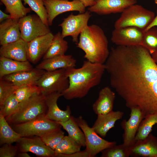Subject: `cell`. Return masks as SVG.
<instances>
[{"label": "cell", "mask_w": 157, "mask_h": 157, "mask_svg": "<svg viewBox=\"0 0 157 157\" xmlns=\"http://www.w3.org/2000/svg\"><path fill=\"white\" fill-rule=\"evenodd\" d=\"M9 124L5 118L0 115V144H11L17 142L22 137Z\"/></svg>", "instance_id": "obj_27"}, {"label": "cell", "mask_w": 157, "mask_h": 157, "mask_svg": "<svg viewBox=\"0 0 157 157\" xmlns=\"http://www.w3.org/2000/svg\"><path fill=\"white\" fill-rule=\"evenodd\" d=\"M81 1L85 7L91 6L94 4L95 0H78Z\"/></svg>", "instance_id": "obj_41"}, {"label": "cell", "mask_w": 157, "mask_h": 157, "mask_svg": "<svg viewBox=\"0 0 157 157\" xmlns=\"http://www.w3.org/2000/svg\"><path fill=\"white\" fill-rule=\"evenodd\" d=\"M45 71L36 68L6 76L1 78L12 82L18 87L35 84Z\"/></svg>", "instance_id": "obj_19"}, {"label": "cell", "mask_w": 157, "mask_h": 157, "mask_svg": "<svg viewBox=\"0 0 157 157\" xmlns=\"http://www.w3.org/2000/svg\"><path fill=\"white\" fill-rule=\"evenodd\" d=\"M123 114L122 112L112 110L106 114L98 115L92 128L98 134L104 138L108 131L114 126L115 122L122 118Z\"/></svg>", "instance_id": "obj_21"}, {"label": "cell", "mask_w": 157, "mask_h": 157, "mask_svg": "<svg viewBox=\"0 0 157 157\" xmlns=\"http://www.w3.org/2000/svg\"><path fill=\"white\" fill-rule=\"evenodd\" d=\"M18 20L10 18L0 24V44L5 45L21 39Z\"/></svg>", "instance_id": "obj_22"}, {"label": "cell", "mask_w": 157, "mask_h": 157, "mask_svg": "<svg viewBox=\"0 0 157 157\" xmlns=\"http://www.w3.org/2000/svg\"><path fill=\"white\" fill-rule=\"evenodd\" d=\"M154 1L155 3L157 4V0H154Z\"/></svg>", "instance_id": "obj_46"}, {"label": "cell", "mask_w": 157, "mask_h": 157, "mask_svg": "<svg viewBox=\"0 0 157 157\" xmlns=\"http://www.w3.org/2000/svg\"><path fill=\"white\" fill-rule=\"evenodd\" d=\"M64 157H90L88 152L85 149L83 151H80L72 154L65 155Z\"/></svg>", "instance_id": "obj_40"}, {"label": "cell", "mask_w": 157, "mask_h": 157, "mask_svg": "<svg viewBox=\"0 0 157 157\" xmlns=\"http://www.w3.org/2000/svg\"><path fill=\"white\" fill-rule=\"evenodd\" d=\"M19 104L15 94H12L0 106V115L5 118L12 115L17 110Z\"/></svg>", "instance_id": "obj_35"}, {"label": "cell", "mask_w": 157, "mask_h": 157, "mask_svg": "<svg viewBox=\"0 0 157 157\" xmlns=\"http://www.w3.org/2000/svg\"><path fill=\"white\" fill-rule=\"evenodd\" d=\"M141 46L151 54L157 50V27L154 26L144 31Z\"/></svg>", "instance_id": "obj_31"}, {"label": "cell", "mask_w": 157, "mask_h": 157, "mask_svg": "<svg viewBox=\"0 0 157 157\" xmlns=\"http://www.w3.org/2000/svg\"><path fill=\"white\" fill-rule=\"evenodd\" d=\"M61 33L58 32L55 35L43 60L64 55L68 48L67 42L64 40Z\"/></svg>", "instance_id": "obj_26"}, {"label": "cell", "mask_w": 157, "mask_h": 157, "mask_svg": "<svg viewBox=\"0 0 157 157\" xmlns=\"http://www.w3.org/2000/svg\"><path fill=\"white\" fill-rule=\"evenodd\" d=\"M156 15L155 17L149 26L144 31L148 30L149 28L154 26H157V10H156Z\"/></svg>", "instance_id": "obj_43"}, {"label": "cell", "mask_w": 157, "mask_h": 157, "mask_svg": "<svg viewBox=\"0 0 157 157\" xmlns=\"http://www.w3.org/2000/svg\"><path fill=\"white\" fill-rule=\"evenodd\" d=\"M106 71L104 64L84 60L82 66L65 69L69 81L68 88L62 93L67 100L81 99L85 96L90 90L100 83Z\"/></svg>", "instance_id": "obj_2"}, {"label": "cell", "mask_w": 157, "mask_h": 157, "mask_svg": "<svg viewBox=\"0 0 157 157\" xmlns=\"http://www.w3.org/2000/svg\"><path fill=\"white\" fill-rule=\"evenodd\" d=\"M17 156L18 157H30V156L27 152H19L17 155Z\"/></svg>", "instance_id": "obj_44"}, {"label": "cell", "mask_w": 157, "mask_h": 157, "mask_svg": "<svg viewBox=\"0 0 157 157\" xmlns=\"http://www.w3.org/2000/svg\"><path fill=\"white\" fill-rule=\"evenodd\" d=\"M16 145L19 152H31L39 157H56L55 151L46 145L38 136L22 137Z\"/></svg>", "instance_id": "obj_13"}, {"label": "cell", "mask_w": 157, "mask_h": 157, "mask_svg": "<svg viewBox=\"0 0 157 157\" xmlns=\"http://www.w3.org/2000/svg\"><path fill=\"white\" fill-rule=\"evenodd\" d=\"M33 68L28 60L20 61L3 57H0V79L8 75L30 70Z\"/></svg>", "instance_id": "obj_24"}, {"label": "cell", "mask_w": 157, "mask_h": 157, "mask_svg": "<svg viewBox=\"0 0 157 157\" xmlns=\"http://www.w3.org/2000/svg\"><path fill=\"white\" fill-rule=\"evenodd\" d=\"M82 147L68 135L64 136L56 147V157H64L81 150Z\"/></svg>", "instance_id": "obj_29"}, {"label": "cell", "mask_w": 157, "mask_h": 157, "mask_svg": "<svg viewBox=\"0 0 157 157\" xmlns=\"http://www.w3.org/2000/svg\"><path fill=\"white\" fill-rule=\"evenodd\" d=\"M154 13L142 6L134 4L126 8L114 24L115 28L128 26L139 28L144 31L153 21Z\"/></svg>", "instance_id": "obj_5"}, {"label": "cell", "mask_w": 157, "mask_h": 157, "mask_svg": "<svg viewBox=\"0 0 157 157\" xmlns=\"http://www.w3.org/2000/svg\"><path fill=\"white\" fill-rule=\"evenodd\" d=\"M131 112L129 119L124 124V133L123 145L129 147L135 142L136 134L142 120L144 118L141 110L138 108L130 109Z\"/></svg>", "instance_id": "obj_17"}, {"label": "cell", "mask_w": 157, "mask_h": 157, "mask_svg": "<svg viewBox=\"0 0 157 157\" xmlns=\"http://www.w3.org/2000/svg\"><path fill=\"white\" fill-rule=\"evenodd\" d=\"M76 60L71 55L65 54L44 59L36 68L47 71L75 67Z\"/></svg>", "instance_id": "obj_20"}, {"label": "cell", "mask_w": 157, "mask_h": 157, "mask_svg": "<svg viewBox=\"0 0 157 157\" xmlns=\"http://www.w3.org/2000/svg\"><path fill=\"white\" fill-rule=\"evenodd\" d=\"M48 14L49 26L52 25L54 19L59 15L67 12L77 11L80 13L85 12V7L78 0H44Z\"/></svg>", "instance_id": "obj_11"}, {"label": "cell", "mask_w": 157, "mask_h": 157, "mask_svg": "<svg viewBox=\"0 0 157 157\" xmlns=\"http://www.w3.org/2000/svg\"><path fill=\"white\" fill-rule=\"evenodd\" d=\"M91 17L88 10L77 15L71 14L64 19L59 25L62 28L61 35L64 38L71 36L73 42L76 44L78 37L83 29L88 25V21Z\"/></svg>", "instance_id": "obj_10"}, {"label": "cell", "mask_w": 157, "mask_h": 157, "mask_svg": "<svg viewBox=\"0 0 157 157\" xmlns=\"http://www.w3.org/2000/svg\"><path fill=\"white\" fill-rule=\"evenodd\" d=\"M75 119L83 132L85 140V149L90 157H95L104 150L116 145L115 142H109L101 137L81 116Z\"/></svg>", "instance_id": "obj_8"}, {"label": "cell", "mask_w": 157, "mask_h": 157, "mask_svg": "<svg viewBox=\"0 0 157 157\" xmlns=\"http://www.w3.org/2000/svg\"><path fill=\"white\" fill-rule=\"evenodd\" d=\"M25 4H27L31 9L40 18L42 21L48 25V14L44 5V0H22Z\"/></svg>", "instance_id": "obj_34"}, {"label": "cell", "mask_w": 157, "mask_h": 157, "mask_svg": "<svg viewBox=\"0 0 157 157\" xmlns=\"http://www.w3.org/2000/svg\"><path fill=\"white\" fill-rule=\"evenodd\" d=\"M62 96V93L58 92L45 96L47 111L45 116L47 119L57 122H64L70 117L71 111L69 106H67L65 110H62L58 105V100Z\"/></svg>", "instance_id": "obj_16"}, {"label": "cell", "mask_w": 157, "mask_h": 157, "mask_svg": "<svg viewBox=\"0 0 157 157\" xmlns=\"http://www.w3.org/2000/svg\"><path fill=\"white\" fill-rule=\"evenodd\" d=\"M22 0H0L4 5L6 11L9 14L11 18L17 20L30 13V8L25 7Z\"/></svg>", "instance_id": "obj_28"}, {"label": "cell", "mask_w": 157, "mask_h": 157, "mask_svg": "<svg viewBox=\"0 0 157 157\" xmlns=\"http://www.w3.org/2000/svg\"><path fill=\"white\" fill-rule=\"evenodd\" d=\"M19 152L17 146L11 144H5L0 148V157H14Z\"/></svg>", "instance_id": "obj_39"}, {"label": "cell", "mask_w": 157, "mask_h": 157, "mask_svg": "<svg viewBox=\"0 0 157 157\" xmlns=\"http://www.w3.org/2000/svg\"><path fill=\"white\" fill-rule=\"evenodd\" d=\"M111 86L130 109L157 113V64L141 45L112 48L104 64Z\"/></svg>", "instance_id": "obj_1"}, {"label": "cell", "mask_w": 157, "mask_h": 157, "mask_svg": "<svg viewBox=\"0 0 157 157\" xmlns=\"http://www.w3.org/2000/svg\"><path fill=\"white\" fill-rule=\"evenodd\" d=\"M46 96L41 93L36 94L19 102L16 112L5 118L10 125L25 122L42 115L47 111Z\"/></svg>", "instance_id": "obj_4"}, {"label": "cell", "mask_w": 157, "mask_h": 157, "mask_svg": "<svg viewBox=\"0 0 157 157\" xmlns=\"http://www.w3.org/2000/svg\"><path fill=\"white\" fill-rule=\"evenodd\" d=\"M76 44L84 52V58L92 63L104 64L110 53L107 38L103 29L96 24L88 25L83 29Z\"/></svg>", "instance_id": "obj_3"}, {"label": "cell", "mask_w": 157, "mask_h": 157, "mask_svg": "<svg viewBox=\"0 0 157 157\" xmlns=\"http://www.w3.org/2000/svg\"><path fill=\"white\" fill-rule=\"evenodd\" d=\"M11 18L10 15L7 14L0 10V22L1 23L4 20Z\"/></svg>", "instance_id": "obj_42"}, {"label": "cell", "mask_w": 157, "mask_h": 157, "mask_svg": "<svg viewBox=\"0 0 157 157\" xmlns=\"http://www.w3.org/2000/svg\"><path fill=\"white\" fill-rule=\"evenodd\" d=\"M137 2V0H95L94 4L89 7L88 10L99 15L122 13Z\"/></svg>", "instance_id": "obj_14"}, {"label": "cell", "mask_w": 157, "mask_h": 157, "mask_svg": "<svg viewBox=\"0 0 157 157\" xmlns=\"http://www.w3.org/2000/svg\"><path fill=\"white\" fill-rule=\"evenodd\" d=\"M40 93H41L39 88L34 84L18 87L15 94L17 100L20 102L36 94Z\"/></svg>", "instance_id": "obj_36"}, {"label": "cell", "mask_w": 157, "mask_h": 157, "mask_svg": "<svg viewBox=\"0 0 157 157\" xmlns=\"http://www.w3.org/2000/svg\"><path fill=\"white\" fill-rule=\"evenodd\" d=\"M144 33L143 30L133 26L115 28L111 39L117 46L141 45Z\"/></svg>", "instance_id": "obj_12"}, {"label": "cell", "mask_w": 157, "mask_h": 157, "mask_svg": "<svg viewBox=\"0 0 157 157\" xmlns=\"http://www.w3.org/2000/svg\"><path fill=\"white\" fill-rule=\"evenodd\" d=\"M115 94L108 86L99 91L97 100L93 104L92 108L97 115L107 113L113 110Z\"/></svg>", "instance_id": "obj_23"}, {"label": "cell", "mask_w": 157, "mask_h": 157, "mask_svg": "<svg viewBox=\"0 0 157 157\" xmlns=\"http://www.w3.org/2000/svg\"><path fill=\"white\" fill-rule=\"evenodd\" d=\"M35 85L39 88L41 93L46 96L56 92L62 93L68 87L69 81L65 69H60L45 71Z\"/></svg>", "instance_id": "obj_7"}, {"label": "cell", "mask_w": 157, "mask_h": 157, "mask_svg": "<svg viewBox=\"0 0 157 157\" xmlns=\"http://www.w3.org/2000/svg\"><path fill=\"white\" fill-rule=\"evenodd\" d=\"M18 88L9 81L0 79V106L9 97L15 94Z\"/></svg>", "instance_id": "obj_37"}, {"label": "cell", "mask_w": 157, "mask_h": 157, "mask_svg": "<svg viewBox=\"0 0 157 157\" xmlns=\"http://www.w3.org/2000/svg\"><path fill=\"white\" fill-rule=\"evenodd\" d=\"M151 55L153 59L157 64V50Z\"/></svg>", "instance_id": "obj_45"}, {"label": "cell", "mask_w": 157, "mask_h": 157, "mask_svg": "<svg viewBox=\"0 0 157 157\" xmlns=\"http://www.w3.org/2000/svg\"><path fill=\"white\" fill-rule=\"evenodd\" d=\"M10 126L22 137H40L47 132L62 127L58 123L47 119L45 115L25 122Z\"/></svg>", "instance_id": "obj_6"}, {"label": "cell", "mask_w": 157, "mask_h": 157, "mask_svg": "<svg viewBox=\"0 0 157 157\" xmlns=\"http://www.w3.org/2000/svg\"><path fill=\"white\" fill-rule=\"evenodd\" d=\"M18 23L21 38L28 42L51 32L49 26L37 15H26L20 19Z\"/></svg>", "instance_id": "obj_9"}, {"label": "cell", "mask_w": 157, "mask_h": 157, "mask_svg": "<svg viewBox=\"0 0 157 157\" xmlns=\"http://www.w3.org/2000/svg\"><path fill=\"white\" fill-rule=\"evenodd\" d=\"M58 122L67 132L68 136L81 147H85V140L84 133L74 117L71 116L67 121Z\"/></svg>", "instance_id": "obj_25"}, {"label": "cell", "mask_w": 157, "mask_h": 157, "mask_svg": "<svg viewBox=\"0 0 157 157\" xmlns=\"http://www.w3.org/2000/svg\"><path fill=\"white\" fill-rule=\"evenodd\" d=\"M28 42L22 38L13 42L1 46L0 56L20 61L28 60Z\"/></svg>", "instance_id": "obj_18"}, {"label": "cell", "mask_w": 157, "mask_h": 157, "mask_svg": "<svg viewBox=\"0 0 157 157\" xmlns=\"http://www.w3.org/2000/svg\"><path fill=\"white\" fill-rule=\"evenodd\" d=\"M130 151L141 156L157 157V146L151 141L144 142L135 145Z\"/></svg>", "instance_id": "obj_32"}, {"label": "cell", "mask_w": 157, "mask_h": 157, "mask_svg": "<svg viewBox=\"0 0 157 157\" xmlns=\"http://www.w3.org/2000/svg\"><path fill=\"white\" fill-rule=\"evenodd\" d=\"M64 134L61 128H59L47 132L40 137L46 145L54 150Z\"/></svg>", "instance_id": "obj_33"}, {"label": "cell", "mask_w": 157, "mask_h": 157, "mask_svg": "<svg viewBox=\"0 0 157 157\" xmlns=\"http://www.w3.org/2000/svg\"><path fill=\"white\" fill-rule=\"evenodd\" d=\"M141 122L135 139L139 141L146 139L152 130L153 126L157 124V114L148 115Z\"/></svg>", "instance_id": "obj_30"}, {"label": "cell", "mask_w": 157, "mask_h": 157, "mask_svg": "<svg viewBox=\"0 0 157 157\" xmlns=\"http://www.w3.org/2000/svg\"><path fill=\"white\" fill-rule=\"evenodd\" d=\"M53 36L50 32L28 42L27 54L28 60L34 64L38 62L47 51Z\"/></svg>", "instance_id": "obj_15"}, {"label": "cell", "mask_w": 157, "mask_h": 157, "mask_svg": "<svg viewBox=\"0 0 157 157\" xmlns=\"http://www.w3.org/2000/svg\"><path fill=\"white\" fill-rule=\"evenodd\" d=\"M101 157H125L129 155L130 151L128 147L115 145L106 149L101 152Z\"/></svg>", "instance_id": "obj_38"}]
</instances>
